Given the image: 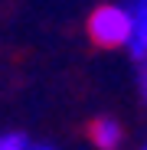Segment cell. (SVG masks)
Wrapping results in <instances>:
<instances>
[{"instance_id": "1", "label": "cell", "mask_w": 147, "mask_h": 150, "mask_svg": "<svg viewBox=\"0 0 147 150\" xmlns=\"http://www.w3.org/2000/svg\"><path fill=\"white\" fill-rule=\"evenodd\" d=\"M88 36L102 49H118V46L128 49V39H131V13H128V7L124 4L95 7L92 16H88Z\"/></svg>"}, {"instance_id": "2", "label": "cell", "mask_w": 147, "mask_h": 150, "mask_svg": "<svg viewBox=\"0 0 147 150\" xmlns=\"http://www.w3.org/2000/svg\"><path fill=\"white\" fill-rule=\"evenodd\" d=\"M128 13H131V39H128V52L134 62L147 59V0H128Z\"/></svg>"}, {"instance_id": "3", "label": "cell", "mask_w": 147, "mask_h": 150, "mask_svg": "<svg viewBox=\"0 0 147 150\" xmlns=\"http://www.w3.org/2000/svg\"><path fill=\"white\" fill-rule=\"evenodd\" d=\"M88 137L98 150H118L121 140H124V127L114 117H95L92 127H88Z\"/></svg>"}, {"instance_id": "4", "label": "cell", "mask_w": 147, "mask_h": 150, "mask_svg": "<svg viewBox=\"0 0 147 150\" xmlns=\"http://www.w3.org/2000/svg\"><path fill=\"white\" fill-rule=\"evenodd\" d=\"M33 144L30 134H23V131H4L0 134V150H26Z\"/></svg>"}, {"instance_id": "5", "label": "cell", "mask_w": 147, "mask_h": 150, "mask_svg": "<svg viewBox=\"0 0 147 150\" xmlns=\"http://www.w3.org/2000/svg\"><path fill=\"white\" fill-rule=\"evenodd\" d=\"M137 91H141V101L147 105V59L137 62Z\"/></svg>"}, {"instance_id": "6", "label": "cell", "mask_w": 147, "mask_h": 150, "mask_svg": "<svg viewBox=\"0 0 147 150\" xmlns=\"http://www.w3.org/2000/svg\"><path fill=\"white\" fill-rule=\"evenodd\" d=\"M26 150H56V147H53V144H46V140H33Z\"/></svg>"}, {"instance_id": "7", "label": "cell", "mask_w": 147, "mask_h": 150, "mask_svg": "<svg viewBox=\"0 0 147 150\" xmlns=\"http://www.w3.org/2000/svg\"><path fill=\"white\" fill-rule=\"evenodd\" d=\"M141 150H147V144H144V147H141Z\"/></svg>"}]
</instances>
